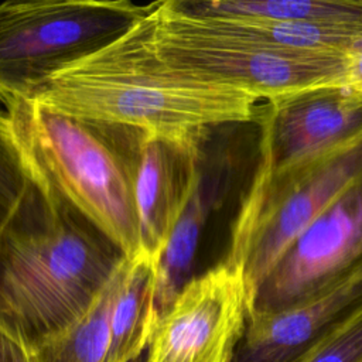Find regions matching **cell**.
I'll return each instance as SVG.
<instances>
[{
	"instance_id": "277c9868",
	"label": "cell",
	"mask_w": 362,
	"mask_h": 362,
	"mask_svg": "<svg viewBox=\"0 0 362 362\" xmlns=\"http://www.w3.org/2000/svg\"><path fill=\"white\" fill-rule=\"evenodd\" d=\"M148 24L156 51L170 65L262 102L308 88L346 85L344 54L269 45L226 20L187 16L167 1H158Z\"/></svg>"
},
{
	"instance_id": "ba28073f",
	"label": "cell",
	"mask_w": 362,
	"mask_h": 362,
	"mask_svg": "<svg viewBox=\"0 0 362 362\" xmlns=\"http://www.w3.org/2000/svg\"><path fill=\"white\" fill-rule=\"evenodd\" d=\"M362 266V178L283 250L247 294V318L298 308Z\"/></svg>"
},
{
	"instance_id": "9c48e42d",
	"label": "cell",
	"mask_w": 362,
	"mask_h": 362,
	"mask_svg": "<svg viewBox=\"0 0 362 362\" xmlns=\"http://www.w3.org/2000/svg\"><path fill=\"white\" fill-rule=\"evenodd\" d=\"M90 122L129 173L140 252L158 260L195 188L208 129L194 134H158L122 123Z\"/></svg>"
},
{
	"instance_id": "ac0fdd59",
	"label": "cell",
	"mask_w": 362,
	"mask_h": 362,
	"mask_svg": "<svg viewBox=\"0 0 362 362\" xmlns=\"http://www.w3.org/2000/svg\"><path fill=\"white\" fill-rule=\"evenodd\" d=\"M346 85L362 93V35L356 37L345 49Z\"/></svg>"
},
{
	"instance_id": "7a4b0ae2",
	"label": "cell",
	"mask_w": 362,
	"mask_h": 362,
	"mask_svg": "<svg viewBox=\"0 0 362 362\" xmlns=\"http://www.w3.org/2000/svg\"><path fill=\"white\" fill-rule=\"evenodd\" d=\"M30 99L58 113L158 134H194L253 122L262 102L164 61L153 45L148 16L102 51L51 78Z\"/></svg>"
},
{
	"instance_id": "e0dca14e",
	"label": "cell",
	"mask_w": 362,
	"mask_h": 362,
	"mask_svg": "<svg viewBox=\"0 0 362 362\" xmlns=\"http://www.w3.org/2000/svg\"><path fill=\"white\" fill-rule=\"evenodd\" d=\"M298 362H362V313Z\"/></svg>"
},
{
	"instance_id": "8992f818",
	"label": "cell",
	"mask_w": 362,
	"mask_h": 362,
	"mask_svg": "<svg viewBox=\"0 0 362 362\" xmlns=\"http://www.w3.org/2000/svg\"><path fill=\"white\" fill-rule=\"evenodd\" d=\"M359 178L362 136L274 171L260 165L226 259L242 272L247 294L296 236Z\"/></svg>"
},
{
	"instance_id": "8fae6325",
	"label": "cell",
	"mask_w": 362,
	"mask_h": 362,
	"mask_svg": "<svg viewBox=\"0 0 362 362\" xmlns=\"http://www.w3.org/2000/svg\"><path fill=\"white\" fill-rule=\"evenodd\" d=\"M253 122L262 170L274 171L362 136V93L348 85L297 90L260 102Z\"/></svg>"
},
{
	"instance_id": "4fadbf2b",
	"label": "cell",
	"mask_w": 362,
	"mask_h": 362,
	"mask_svg": "<svg viewBox=\"0 0 362 362\" xmlns=\"http://www.w3.org/2000/svg\"><path fill=\"white\" fill-rule=\"evenodd\" d=\"M158 260L140 252L123 262L115 288L105 362H133L148 344L158 317Z\"/></svg>"
},
{
	"instance_id": "5bb4252c",
	"label": "cell",
	"mask_w": 362,
	"mask_h": 362,
	"mask_svg": "<svg viewBox=\"0 0 362 362\" xmlns=\"http://www.w3.org/2000/svg\"><path fill=\"white\" fill-rule=\"evenodd\" d=\"M182 14L226 20H274L362 35V0H168Z\"/></svg>"
},
{
	"instance_id": "5b68a950",
	"label": "cell",
	"mask_w": 362,
	"mask_h": 362,
	"mask_svg": "<svg viewBox=\"0 0 362 362\" xmlns=\"http://www.w3.org/2000/svg\"><path fill=\"white\" fill-rule=\"evenodd\" d=\"M158 1L37 0L0 4V102L30 99L62 71L102 51Z\"/></svg>"
},
{
	"instance_id": "d6986e66",
	"label": "cell",
	"mask_w": 362,
	"mask_h": 362,
	"mask_svg": "<svg viewBox=\"0 0 362 362\" xmlns=\"http://www.w3.org/2000/svg\"><path fill=\"white\" fill-rule=\"evenodd\" d=\"M0 362H35L30 348L0 332Z\"/></svg>"
},
{
	"instance_id": "ffe728a7",
	"label": "cell",
	"mask_w": 362,
	"mask_h": 362,
	"mask_svg": "<svg viewBox=\"0 0 362 362\" xmlns=\"http://www.w3.org/2000/svg\"><path fill=\"white\" fill-rule=\"evenodd\" d=\"M143 361H144V354H143L140 358H137L136 361H133V362H143Z\"/></svg>"
},
{
	"instance_id": "9a60e30c",
	"label": "cell",
	"mask_w": 362,
	"mask_h": 362,
	"mask_svg": "<svg viewBox=\"0 0 362 362\" xmlns=\"http://www.w3.org/2000/svg\"><path fill=\"white\" fill-rule=\"evenodd\" d=\"M119 270L76 324L30 348L35 362H105L109 348L110 311Z\"/></svg>"
},
{
	"instance_id": "6da1fadb",
	"label": "cell",
	"mask_w": 362,
	"mask_h": 362,
	"mask_svg": "<svg viewBox=\"0 0 362 362\" xmlns=\"http://www.w3.org/2000/svg\"><path fill=\"white\" fill-rule=\"evenodd\" d=\"M126 257L83 214L33 180L0 233V332L33 348L66 331Z\"/></svg>"
},
{
	"instance_id": "52a82bcc",
	"label": "cell",
	"mask_w": 362,
	"mask_h": 362,
	"mask_svg": "<svg viewBox=\"0 0 362 362\" xmlns=\"http://www.w3.org/2000/svg\"><path fill=\"white\" fill-rule=\"evenodd\" d=\"M260 165V133L255 122L206 130L195 188L158 259V314L189 280L218 266L209 247L222 230L232 239L235 221Z\"/></svg>"
},
{
	"instance_id": "2e32d148",
	"label": "cell",
	"mask_w": 362,
	"mask_h": 362,
	"mask_svg": "<svg viewBox=\"0 0 362 362\" xmlns=\"http://www.w3.org/2000/svg\"><path fill=\"white\" fill-rule=\"evenodd\" d=\"M33 175L7 113L0 112V233L25 197Z\"/></svg>"
},
{
	"instance_id": "3957f363",
	"label": "cell",
	"mask_w": 362,
	"mask_h": 362,
	"mask_svg": "<svg viewBox=\"0 0 362 362\" xmlns=\"http://www.w3.org/2000/svg\"><path fill=\"white\" fill-rule=\"evenodd\" d=\"M6 109L33 178L83 214L127 257L140 253L129 173L93 122L33 99H17Z\"/></svg>"
},
{
	"instance_id": "7c38bea8",
	"label": "cell",
	"mask_w": 362,
	"mask_h": 362,
	"mask_svg": "<svg viewBox=\"0 0 362 362\" xmlns=\"http://www.w3.org/2000/svg\"><path fill=\"white\" fill-rule=\"evenodd\" d=\"M361 313L362 266L298 308L249 317L233 362H298Z\"/></svg>"
},
{
	"instance_id": "30bf717a",
	"label": "cell",
	"mask_w": 362,
	"mask_h": 362,
	"mask_svg": "<svg viewBox=\"0 0 362 362\" xmlns=\"http://www.w3.org/2000/svg\"><path fill=\"white\" fill-rule=\"evenodd\" d=\"M247 311L242 272L221 263L189 280L158 314L143 362H233Z\"/></svg>"
}]
</instances>
